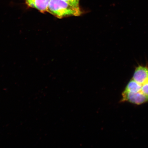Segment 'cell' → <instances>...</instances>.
Instances as JSON below:
<instances>
[{
	"instance_id": "1",
	"label": "cell",
	"mask_w": 148,
	"mask_h": 148,
	"mask_svg": "<svg viewBox=\"0 0 148 148\" xmlns=\"http://www.w3.org/2000/svg\"><path fill=\"white\" fill-rule=\"evenodd\" d=\"M47 12L58 18L79 16L82 14L80 8L72 6L63 0H50Z\"/></svg>"
},
{
	"instance_id": "4",
	"label": "cell",
	"mask_w": 148,
	"mask_h": 148,
	"mask_svg": "<svg viewBox=\"0 0 148 148\" xmlns=\"http://www.w3.org/2000/svg\"><path fill=\"white\" fill-rule=\"evenodd\" d=\"M63 1L66 2L72 6L77 7V8H79V0H63Z\"/></svg>"
},
{
	"instance_id": "2",
	"label": "cell",
	"mask_w": 148,
	"mask_h": 148,
	"mask_svg": "<svg viewBox=\"0 0 148 148\" xmlns=\"http://www.w3.org/2000/svg\"><path fill=\"white\" fill-rule=\"evenodd\" d=\"M138 82H145L148 80V68L139 66L135 69L132 78Z\"/></svg>"
},
{
	"instance_id": "3",
	"label": "cell",
	"mask_w": 148,
	"mask_h": 148,
	"mask_svg": "<svg viewBox=\"0 0 148 148\" xmlns=\"http://www.w3.org/2000/svg\"><path fill=\"white\" fill-rule=\"evenodd\" d=\"M50 0H25L28 6L36 8L42 13L47 12Z\"/></svg>"
}]
</instances>
